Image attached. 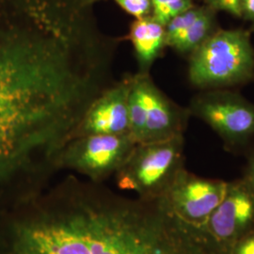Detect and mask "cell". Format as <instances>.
<instances>
[{"label": "cell", "instance_id": "4fadbf2b", "mask_svg": "<svg viewBox=\"0 0 254 254\" xmlns=\"http://www.w3.org/2000/svg\"><path fill=\"white\" fill-rule=\"evenodd\" d=\"M193 6V0H152L151 15L166 26L172 19Z\"/></svg>", "mask_w": 254, "mask_h": 254}, {"label": "cell", "instance_id": "5bb4252c", "mask_svg": "<svg viewBox=\"0 0 254 254\" xmlns=\"http://www.w3.org/2000/svg\"><path fill=\"white\" fill-rule=\"evenodd\" d=\"M119 6L135 19L152 14V0H114Z\"/></svg>", "mask_w": 254, "mask_h": 254}, {"label": "cell", "instance_id": "d6986e66", "mask_svg": "<svg viewBox=\"0 0 254 254\" xmlns=\"http://www.w3.org/2000/svg\"><path fill=\"white\" fill-rule=\"evenodd\" d=\"M77 1L81 4L82 6L89 7V6H91L93 3H95V2H97L99 0H77Z\"/></svg>", "mask_w": 254, "mask_h": 254}, {"label": "cell", "instance_id": "2e32d148", "mask_svg": "<svg viewBox=\"0 0 254 254\" xmlns=\"http://www.w3.org/2000/svg\"><path fill=\"white\" fill-rule=\"evenodd\" d=\"M229 254H254V230L242 236L233 246Z\"/></svg>", "mask_w": 254, "mask_h": 254}, {"label": "cell", "instance_id": "3957f363", "mask_svg": "<svg viewBox=\"0 0 254 254\" xmlns=\"http://www.w3.org/2000/svg\"><path fill=\"white\" fill-rule=\"evenodd\" d=\"M189 79L200 89L220 90L254 79V48L242 28H218L190 55Z\"/></svg>", "mask_w": 254, "mask_h": 254}, {"label": "cell", "instance_id": "7a4b0ae2", "mask_svg": "<svg viewBox=\"0 0 254 254\" xmlns=\"http://www.w3.org/2000/svg\"><path fill=\"white\" fill-rule=\"evenodd\" d=\"M23 200L0 254H226L163 198L132 199L70 175Z\"/></svg>", "mask_w": 254, "mask_h": 254}, {"label": "cell", "instance_id": "8992f818", "mask_svg": "<svg viewBox=\"0 0 254 254\" xmlns=\"http://www.w3.org/2000/svg\"><path fill=\"white\" fill-rule=\"evenodd\" d=\"M136 144L130 134L77 136L59 154L57 170H71L102 183L118 172Z\"/></svg>", "mask_w": 254, "mask_h": 254}, {"label": "cell", "instance_id": "ba28073f", "mask_svg": "<svg viewBox=\"0 0 254 254\" xmlns=\"http://www.w3.org/2000/svg\"><path fill=\"white\" fill-rule=\"evenodd\" d=\"M205 230L226 254L242 236L254 230V190L243 178L228 183L225 196Z\"/></svg>", "mask_w": 254, "mask_h": 254}, {"label": "cell", "instance_id": "8fae6325", "mask_svg": "<svg viewBox=\"0 0 254 254\" xmlns=\"http://www.w3.org/2000/svg\"><path fill=\"white\" fill-rule=\"evenodd\" d=\"M217 11L207 6H193L166 26L167 46L180 54L190 55L217 29Z\"/></svg>", "mask_w": 254, "mask_h": 254}, {"label": "cell", "instance_id": "5b68a950", "mask_svg": "<svg viewBox=\"0 0 254 254\" xmlns=\"http://www.w3.org/2000/svg\"><path fill=\"white\" fill-rule=\"evenodd\" d=\"M191 115L211 127L231 151H239L254 138V105L230 89L207 90L190 102Z\"/></svg>", "mask_w": 254, "mask_h": 254}, {"label": "cell", "instance_id": "52a82bcc", "mask_svg": "<svg viewBox=\"0 0 254 254\" xmlns=\"http://www.w3.org/2000/svg\"><path fill=\"white\" fill-rule=\"evenodd\" d=\"M227 184L197 176L184 168L162 198L184 221L205 229L211 215L225 196Z\"/></svg>", "mask_w": 254, "mask_h": 254}, {"label": "cell", "instance_id": "6da1fadb", "mask_svg": "<svg viewBox=\"0 0 254 254\" xmlns=\"http://www.w3.org/2000/svg\"><path fill=\"white\" fill-rule=\"evenodd\" d=\"M77 0H0V189L41 190L92 102L116 81L119 41Z\"/></svg>", "mask_w": 254, "mask_h": 254}, {"label": "cell", "instance_id": "9c48e42d", "mask_svg": "<svg viewBox=\"0 0 254 254\" xmlns=\"http://www.w3.org/2000/svg\"><path fill=\"white\" fill-rule=\"evenodd\" d=\"M130 86L131 75L115 82L93 101L73 138L86 135L130 134L128 114Z\"/></svg>", "mask_w": 254, "mask_h": 254}, {"label": "cell", "instance_id": "9a60e30c", "mask_svg": "<svg viewBox=\"0 0 254 254\" xmlns=\"http://www.w3.org/2000/svg\"><path fill=\"white\" fill-rule=\"evenodd\" d=\"M204 5L215 11H225L241 19V0H202Z\"/></svg>", "mask_w": 254, "mask_h": 254}, {"label": "cell", "instance_id": "277c9868", "mask_svg": "<svg viewBox=\"0 0 254 254\" xmlns=\"http://www.w3.org/2000/svg\"><path fill=\"white\" fill-rule=\"evenodd\" d=\"M184 135L136 143L115 173L119 189L134 191L144 200L162 198L184 169Z\"/></svg>", "mask_w": 254, "mask_h": 254}, {"label": "cell", "instance_id": "30bf717a", "mask_svg": "<svg viewBox=\"0 0 254 254\" xmlns=\"http://www.w3.org/2000/svg\"><path fill=\"white\" fill-rule=\"evenodd\" d=\"M145 106V127L141 142H153L184 135L190 112L171 100L149 73H137ZM140 143V142H139Z\"/></svg>", "mask_w": 254, "mask_h": 254}, {"label": "cell", "instance_id": "ac0fdd59", "mask_svg": "<svg viewBox=\"0 0 254 254\" xmlns=\"http://www.w3.org/2000/svg\"><path fill=\"white\" fill-rule=\"evenodd\" d=\"M241 19L254 23V0H241Z\"/></svg>", "mask_w": 254, "mask_h": 254}, {"label": "cell", "instance_id": "e0dca14e", "mask_svg": "<svg viewBox=\"0 0 254 254\" xmlns=\"http://www.w3.org/2000/svg\"><path fill=\"white\" fill-rule=\"evenodd\" d=\"M243 179L254 190V148L249 155Z\"/></svg>", "mask_w": 254, "mask_h": 254}, {"label": "cell", "instance_id": "7c38bea8", "mask_svg": "<svg viewBox=\"0 0 254 254\" xmlns=\"http://www.w3.org/2000/svg\"><path fill=\"white\" fill-rule=\"evenodd\" d=\"M129 39L135 50L138 73H149L152 65L167 47L165 26L152 15L135 19L130 27Z\"/></svg>", "mask_w": 254, "mask_h": 254}]
</instances>
